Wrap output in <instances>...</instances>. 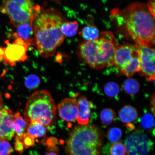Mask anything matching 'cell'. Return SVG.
Wrapping results in <instances>:
<instances>
[{
	"mask_svg": "<svg viewBox=\"0 0 155 155\" xmlns=\"http://www.w3.org/2000/svg\"><path fill=\"white\" fill-rule=\"evenodd\" d=\"M65 21L61 13L55 9H42L40 7L37 11L33 26L36 44L42 57H53L63 43L64 36L61 26Z\"/></svg>",
	"mask_w": 155,
	"mask_h": 155,
	"instance_id": "cell-1",
	"label": "cell"
},
{
	"mask_svg": "<svg viewBox=\"0 0 155 155\" xmlns=\"http://www.w3.org/2000/svg\"><path fill=\"white\" fill-rule=\"evenodd\" d=\"M120 12L119 19L127 36L135 44L152 47L155 43V16L147 5L137 2Z\"/></svg>",
	"mask_w": 155,
	"mask_h": 155,
	"instance_id": "cell-2",
	"label": "cell"
},
{
	"mask_svg": "<svg viewBox=\"0 0 155 155\" xmlns=\"http://www.w3.org/2000/svg\"><path fill=\"white\" fill-rule=\"evenodd\" d=\"M118 46L117 40L112 32H102L96 39L81 44L78 54L81 61L92 68L102 69L113 66Z\"/></svg>",
	"mask_w": 155,
	"mask_h": 155,
	"instance_id": "cell-3",
	"label": "cell"
},
{
	"mask_svg": "<svg viewBox=\"0 0 155 155\" xmlns=\"http://www.w3.org/2000/svg\"><path fill=\"white\" fill-rule=\"evenodd\" d=\"M103 137L100 130L92 124L74 128L67 144L69 155H100Z\"/></svg>",
	"mask_w": 155,
	"mask_h": 155,
	"instance_id": "cell-4",
	"label": "cell"
},
{
	"mask_svg": "<svg viewBox=\"0 0 155 155\" xmlns=\"http://www.w3.org/2000/svg\"><path fill=\"white\" fill-rule=\"evenodd\" d=\"M56 114L55 102L50 93L45 90L37 91L29 97L24 112L28 124L37 122L47 127L55 123Z\"/></svg>",
	"mask_w": 155,
	"mask_h": 155,
	"instance_id": "cell-5",
	"label": "cell"
},
{
	"mask_svg": "<svg viewBox=\"0 0 155 155\" xmlns=\"http://www.w3.org/2000/svg\"><path fill=\"white\" fill-rule=\"evenodd\" d=\"M113 66L128 77L140 69L139 50L136 44L118 45L114 55Z\"/></svg>",
	"mask_w": 155,
	"mask_h": 155,
	"instance_id": "cell-6",
	"label": "cell"
},
{
	"mask_svg": "<svg viewBox=\"0 0 155 155\" xmlns=\"http://www.w3.org/2000/svg\"><path fill=\"white\" fill-rule=\"evenodd\" d=\"M40 7L35 5L32 0H4L0 6V11L8 15L11 23L16 26L33 20Z\"/></svg>",
	"mask_w": 155,
	"mask_h": 155,
	"instance_id": "cell-7",
	"label": "cell"
},
{
	"mask_svg": "<svg viewBox=\"0 0 155 155\" xmlns=\"http://www.w3.org/2000/svg\"><path fill=\"white\" fill-rule=\"evenodd\" d=\"M153 143L144 133L137 131L126 139L125 146L129 155H148Z\"/></svg>",
	"mask_w": 155,
	"mask_h": 155,
	"instance_id": "cell-8",
	"label": "cell"
},
{
	"mask_svg": "<svg viewBox=\"0 0 155 155\" xmlns=\"http://www.w3.org/2000/svg\"><path fill=\"white\" fill-rule=\"evenodd\" d=\"M7 47L4 48L3 61L7 64L13 66L15 64L24 61L28 58L27 55L28 46L22 39L17 38L12 43L6 42Z\"/></svg>",
	"mask_w": 155,
	"mask_h": 155,
	"instance_id": "cell-9",
	"label": "cell"
},
{
	"mask_svg": "<svg viewBox=\"0 0 155 155\" xmlns=\"http://www.w3.org/2000/svg\"><path fill=\"white\" fill-rule=\"evenodd\" d=\"M137 45L139 48L140 57V69L139 74L141 76L145 77L147 81H154L155 77L154 48L152 47Z\"/></svg>",
	"mask_w": 155,
	"mask_h": 155,
	"instance_id": "cell-10",
	"label": "cell"
},
{
	"mask_svg": "<svg viewBox=\"0 0 155 155\" xmlns=\"http://www.w3.org/2000/svg\"><path fill=\"white\" fill-rule=\"evenodd\" d=\"M14 114L7 106L0 107V140H11L15 134L13 127Z\"/></svg>",
	"mask_w": 155,
	"mask_h": 155,
	"instance_id": "cell-11",
	"label": "cell"
},
{
	"mask_svg": "<svg viewBox=\"0 0 155 155\" xmlns=\"http://www.w3.org/2000/svg\"><path fill=\"white\" fill-rule=\"evenodd\" d=\"M60 117L66 121L73 122L77 120L78 114V104L72 98H66L58 104Z\"/></svg>",
	"mask_w": 155,
	"mask_h": 155,
	"instance_id": "cell-12",
	"label": "cell"
},
{
	"mask_svg": "<svg viewBox=\"0 0 155 155\" xmlns=\"http://www.w3.org/2000/svg\"><path fill=\"white\" fill-rule=\"evenodd\" d=\"M33 20L17 25L16 32L15 35L17 38H19L24 41L29 46H33L36 44L34 36L33 23Z\"/></svg>",
	"mask_w": 155,
	"mask_h": 155,
	"instance_id": "cell-13",
	"label": "cell"
},
{
	"mask_svg": "<svg viewBox=\"0 0 155 155\" xmlns=\"http://www.w3.org/2000/svg\"><path fill=\"white\" fill-rule=\"evenodd\" d=\"M77 102L79 108L77 119L78 123L81 125H86L90 120L93 104L84 96L78 98Z\"/></svg>",
	"mask_w": 155,
	"mask_h": 155,
	"instance_id": "cell-14",
	"label": "cell"
},
{
	"mask_svg": "<svg viewBox=\"0 0 155 155\" xmlns=\"http://www.w3.org/2000/svg\"><path fill=\"white\" fill-rule=\"evenodd\" d=\"M120 120L124 124L129 127L132 123L136 120L138 118L137 110L133 106L126 105L122 107L119 112Z\"/></svg>",
	"mask_w": 155,
	"mask_h": 155,
	"instance_id": "cell-15",
	"label": "cell"
},
{
	"mask_svg": "<svg viewBox=\"0 0 155 155\" xmlns=\"http://www.w3.org/2000/svg\"><path fill=\"white\" fill-rule=\"evenodd\" d=\"M28 123L18 112L14 114L13 127L16 136L15 139L22 140L23 135L26 133Z\"/></svg>",
	"mask_w": 155,
	"mask_h": 155,
	"instance_id": "cell-16",
	"label": "cell"
},
{
	"mask_svg": "<svg viewBox=\"0 0 155 155\" xmlns=\"http://www.w3.org/2000/svg\"><path fill=\"white\" fill-rule=\"evenodd\" d=\"M26 130V133L34 138L43 137L46 133L45 127L37 122H32L28 124Z\"/></svg>",
	"mask_w": 155,
	"mask_h": 155,
	"instance_id": "cell-17",
	"label": "cell"
},
{
	"mask_svg": "<svg viewBox=\"0 0 155 155\" xmlns=\"http://www.w3.org/2000/svg\"><path fill=\"white\" fill-rule=\"evenodd\" d=\"M123 88L126 94L129 95L133 96L139 91L140 85L136 79L129 78L124 81Z\"/></svg>",
	"mask_w": 155,
	"mask_h": 155,
	"instance_id": "cell-18",
	"label": "cell"
},
{
	"mask_svg": "<svg viewBox=\"0 0 155 155\" xmlns=\"http://www.w3.org/2000/svg\"><path fill=\"white\" fill-rule=\"evenodd\" d=\"M78 29V23L76 21H65L61 26V30L64 36L72 37L77 33Z\"/></svg>",
	"mask_w": 155,
	"mask_h": 155,
	"instance_id": "cell-19",
	"label": "cell"
},
{
	"mask_svg": "<svg viewBox=\"0 0 155 155\" xmlns=\"http://www.w3.org/2000/svg\"><path fill=\"white\" fill-rule=\"evenodd\" d=\"M100 34L98 29L94 26L85 27L80 33L81 36L86 41H90L96 39L99 36Z\"/></svg>",
	"mask_w": 155,
	"mask_h": 155,
	"instance_id": "cell-20",
	"label": "cell"
},
{
	"mask_svg": "<svg viewBox=\"0 0 155 155\" xmlns=\"http://www.w3.org/2000/svg\"><path fill=\"white\" fill-rule=\"evenodd\" d=\"M116 117L115 112L110 108H104L100 114L101 121L105 127H108L113 123Z\"/></svg>",
	"mask_w": 155,
	"mask_h": 155,
	"instance_id": "cell-21",
	"label": "cell"
},
{
	"mask_svg": "<svg viewBox=\"0 0 155 155\" xmlns=\"http://www.w3.org/2000/svg\"><path fill=\"white\" fill-rule=\"evenodd\" d=\"M104 91L106 95L110 97H116L119 94L120 87L115 82H108L104 85Z\"/></svg>",
	"mask_w": 155,
	"mask_h": 155,
	"instance_id": "cell-22",
	"label": "cell"
},
{
	"mask_svg": "<svg viewBox=\"0 0 155 155\" xmlns=\"http://www.w3.org/2000/svg\"><path fill=\"white\" fill-rule=\"evenodd\" d=\"M141 127L146 130L152 129L154 126V120L153 115L147 113L143 115L140 119Z\"/></svg>",
	"mask_w": 155,
	"mask_h": 155,
	"instance_id": "cell-23",
	"label": "cell"
},
{
	"mask_svg": "<svg viewBox=\"0 0 155 155\" xmlns=\"http://www.w3.org/2000/svg\"><path fill=\"white\" fill-rule=\"evenodd\" d=\"M40 83L39 78L36 75L34 74L28 75L26 77L25 81V86L30 90H34L37 88Z\"/></svg>",
	"mask_w": 155,
	"mask_h": 155,
	"instance_id": "cell-24",
	"label": "cell"
},
{
	"mask_svg": "<svg viewBox=\"0 0 155 155\" xmlns=\"http://www.w3.org/2000/svg\"><path fill=\"white\" fill-rule=\"evenodd\" d=\"M127 149L125 145L119 142L114 143L110 148V153L111 155H125Z\"/></svg>",
	"mask_w": 155,
	"mask_h": 155,
	"instance_id": "cell-25",
	"label": "cell"
},
{
	"mask_svg": "<svg viewBox=\"0 0 155 155\" xmlns=\"http://www.w3.org/2000/svg\"><path fill=\"white\" fill-rule=\"evenodd\" d=\"M122 132L119 128L113 127L110 128L108 131L107 137L108 140L111 143L117 142L121 138Z\"/></svg>",
	"mask_w": 155,
	"mask_h": 155,
	"instance_id": "cell-26",
	"label": "cell"
},
{
	"mask_svg": "<svg viewBox=\"0 0 155 155\" xmlns=\"http://www.w3.org/2000/svg\"><path fill=\"white\" fill-rule=\"evenodd\" d=\"M13 151L12 147L8 141L0 140V155H11Z\"/></svg>",
	"mask_w": 155,
	"mask_h": 155,
	"instance_id": "cell-27",
	"label": "cell"
},
{
	"mask_svg": "<svg viewBox=\"0 0 155 155\" xmlns=\"http://www.w3.org/2000/svg\"><path fill=\"white\" fill-rule=\"evenodd\" d=\"M22 140L25 148H29L35 144V138L26 132L23 135Z\"/></svg>",
	"mask_w": 155,
	"mask_h": 155,
	"instance_id": "cell-28",
	"label": "cell"
},
{
	"mask_svg": "<svg viewBox=\"0 0 155 155\" xmlns=\"http://www.w3.org/2000/svg\"><path fill=\"white\" fill-rule=\"evenodd\" d=\"M15 150L19 153L21 154L24 152V145L22 140L15 139Z\"/></svg>",
	"mask_w": 155,
	"mask_h": 155,
	"instance_id": "cell-29",
	"label": "cell"
},
{
	"mask_svg": "<svg viewBox=\"0 0 155 155\" xmlns=\"http://www.w3.org/2000/svg\"><path fill=\"white\" fill-rule=\"evenodd\" d=\"M147 5L149 10L155 16V0H149L148 3Z\"/></svg>",
	"mask_w": 155,
	"mask_h": 155,
	"instance_id": "cell-30",
	"label": "cell"
},
{
	"mask_svg": "<svg viewBox=\"0 0 155 155\" xmlns=\"http://www.w3.org/2000/svg\"><path fill=\"white\" fill-rule=\"evenodd\" d=\"M4 54V48L0 47V62L3 61Z\"/></svg>",
	"mask_w": 155,
	"mask_h": 155,
	"instance_id": "cell-31",
	"label": "cell"
},
{
	"mask_svg": "<svg viewBox=\"0 0 155 155\" xmlns=\"http://www.w3.org/2000/svg\"><path fill=\"white\" fill-rule=\"evenodd\" d=\"M152 100H151V104H152V112H153L154 114V106H155V99H154V95H153V96H152Z\"/></svg>",
	"mask_w": 155,
	"mask_h": 155,
	"instance_id": "cell-32",
	"label": "cell"
},
{
	"mask_svg": "<svg viewBox=\"0 0 155 155\" xmlns=\"http://www.w3.org/2000/svg\"><path fill=\"white\" fill-rule=\"evenodd\" d=\"M3 106V99L2 98V95L1 92H0V107Z\"/></svg>",
	"mask_w": 155,
	"mask_h": 155,
	"instance_id": "cell-33",
	"label": "cell"
},
{
	"mask_svg": "<svg viewBox=\"0 0 155 155\" xmlns=\"http://www.w3.org/2000/svg\"><path fill=\"white\" fill-rule=\"evenodd\" d=\"M45 155H58L57 153H55L50 152H48L46 153Z\"/></svg>",
	"mask_w": 155,
	"mask_h": 155,
	"instance_id": "cell-34",
	"label": "cell"
}]
</instances>
